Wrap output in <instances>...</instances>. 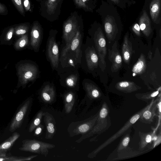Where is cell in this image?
I'll return each instance as SVG.
<instances>
[{
	"label": "cell",
	"instance_id": "cell-13",
	"mask_svg": "<svg viewBox=\"0 0 161 161\" xmlns=\"http://www.w3.org/2000/svg\"><path fill=\"white\" fill-rule=\"evenodd\" d=\"M77 22L74 18H71L65 21L63 27V37L66 44L75 35L77 30Z\"/></svg>",
	"mask_w": 161,
	"mask_h": 161
},
{
	"label": "cell",
	"instance_id": "cell-5",
	"mask_svg": "<svg viewBox=\"0 0 161 161\" xmlns=\"http://www.w3.org/2000/svg\"><path fill=\"white\" fill-rule=\"evenodd\" d=\"M151 102L147 106L133 115L119 130L98 146L97 148L89 153L87 157L90 158H95L102 149L123 135L138 120L143 112L150 105Z\"/></svg>",
	"mask_w": 161,
	"mask_h": 161
},
{
	"label": "cell",
	"instance_id": "cell-27",
	"mask_svg": "<svg viewBox=\"0 0 161 161\" xmlns=\"http://www.w3.org/2000/svg\"><path fill=\"white\" fill-rule=\"evenodd\" d=\"M138 134L140 139L139 143V150L143 151L147 145L151 142L153 139V133L151 131L144 133L140 131Z\"/></svg>",
	"mask_w": 161,
	"mask_h": 161
},
{
	"label": "cell",
	"instance_id": "cell-35",
	"mask_svg": "<svg viewBox=\"0 0 161 161\" xmlns=\"http://www.w3.org/2000/svg\"><path fill=\"white\" fill-rule=\"evenodd\" d=\"M78 77L76 74H71L65 80V83L67 87L74 88L76 86L78 82Z\"/></svg>",
	"mask_w": 161,
	"mask_h": 161
},
{
	"label": "cell",
	"instance_id": "cell-28",
	"mask_svg": "<svg viewBox=\"0 0 161 161\" xmlns=\"http://www.w3.org/2000/svg\"><path fill=\"white\" fill-rule=\"evenodd\" d=\"M75 101V93L70 91L66 93L64 96V108L66 113L71 112Z\"/></svg>",
	"mask_w": 161,
	"mask_h": 161
},
{
	"label": "cell",
	"instance_id": "cell-8",
	"mask_svg": "<svg viewBox=\"0 0 161 161\" xmlns=\"http://www.w3.org/2000/svg\"><path fill=\"white\" fill-rule=\"evenodd\" d=\"M98 111L94 115L83 121L72 122L69 125L67 131L70 137L83 135L89 132L95 124Z\"/></svg>",
	"mask_w": 161,
	"mask_h": 161
},
{
	"label": "cell",
	"instance_id": "cell-29",
	"mask_svg": "<svg viewBox=\"0 0 161 161\" xmlns=\"http://www.w3.org/2000/svg\"><path fill=\"white\" fill-rule=\"evenodd\" d=\"M29 43L28 35L26 34L20 37L15 41L14 44V47L16 51H21L27 47Z\"/></svg>",
	"mask_w": 161,
	"mask_h": 161
},
{
	"label": "cell",
	"instance_id": "cell-19",
	"mask_svg": "<svg viewBox=\"0 0 161 161\" xmlns=\"http://www.w3.org/2000/svg\"><path fill=\"white\" fill-rule=\"evenodd\" d=\"M20 136L19 133L14 132L7 139L0 144V157L7 155V153L10 150Z\"/></svg>",
	"mask_w": 161,
	"mask_h": 161
},
{
	"label": "cell",
	"instance_id": "cell-1",
	"mask_svg": "<svg viewBox=\"0 0 161 161\" xmlns=\"http://www.w3.org/2000/svg\"><path fill=\"white\" fill-rule=\"evenodd\" d=\"M82 34L78 29L75 35L63 48L59 61L62 67L69 65L75 66L80 64L82 57L81 47L82 44Z\"/></svg>",
	"mask_w": 161,
	"mask_h": 161
},
{
	"label": "cell",
	"instance_id": "cell-30",
	"mask_svg": "<svg viewBox=\"0 0 161 161\" xmlns=\"http://www.w3.org/2000/svg\"><path fill=\"white\" fill-rule=\"evenodd\" d=\"M160 0H153L150 7L151 16L153 21H156L158 17L160 10Z\"/></svg>",
	"mask_w": 161,
	"mask_h": 161
},
{
	"label": "cell",
	"instance_id": "cell-4",
	"mask_svg": "<svg viewBox=\"0 0 161 161\" xmlns=\"http://www.w3.org/2000/svg\"><path fill=\"white\" fill-rule=\"evenodd\" d=\"M107 9L103 11L105 13L102 15L106 36L109 43L117 42L121 34V23H118L119 21L116 20L119 18H115L118 16L116 14V12L114 13L113 9V10Z\"/></svg>",
	"mask_w": 161,
	"mask_h": 161
},
{
	"label": "cell",
	"instance_id": "cell-21",
	"mask_svg": "<svg viewBox=\"0 0 161 161\" xmlns=\"http://www.w3.org/2000/svg\"><path fill=\"white\" fill-rule=\"evenodd\" d=\"M115 87L118 91L125 93H131L141 89V87L132 81H124L117 82Z\"/></svg>",
	"mask_w": 161,
	"mask_h": 161
},
{
	"label": "cell",
	"instance_id": "cell-7",
	"mask_svg": "<svg viewBox=\"0 0 161 161\" xmlns=\"http://www.w3.org/2000/svg\"><path fill=\"white\" fill-rule=\"evenodd\" d=\"M55 145L34 139H25L22 141L19 150L43 155L47 157L49 150L54 148Z\"/></svg>",
	"mask_w": 161,
	"mask_h": 161
},
{
	"label": "cell",
	"instance_id": "cell-40",
	"mask_svg": "<svg viewBox=\"0 0 161 161\" xmlns=\"http://www.w3.org/2000/svg\"><path fill=\"white\" fill-rule=\"evenodd\" d=\"M8 14V10L6 5L0 3V15H6Z\"/></svg>",
	"mask_w": 161,
	"mask_h": 161
},
{
	"label": "cell",
	"instance_id": "cell-34",
	"mask_svg": "<svg viewBox=\"0 0 161 161\" xmlns=\"http://www.w3.org/2000/svg\"><path fill=\"white\" fill-rule=\"evenodd\" d=\"M130 140V133L126 134L123 137L117 147L115 150L113 152L118 153L128 147Z\"/></svg>",
	"mask_w": 161,
	"mask_h": 161
},
{
	"label": "cell",
	"instance_id": "cell-45",
	"mask_svg": "<svg viewBox=\"0 0 161 161\" xmlns=\"http://www.w3.org/2000/svg\"><path fill=\"white\" fill-rule=\"evenodd\" d=\"M1 70H0V72H1Z\"/></svg>",
	"mask_w": 161,
	"mask_h": 161
},
{
	"label": "cell",
	"instance_id": "cell-2",
	"mask_svg": "<svg viewBox=\"0 0 161 161\" xmlns=\"http://www.w3.org/2000/svg\"><path fill=\"white\" fill-rule=\"evenodd\" d=\"M15 66L18 77V88L22 87L25 88L29 82L34 81L37 77L38 67L30 60H21L17 62Z\"/></svg>",
	"mask_w": 161,
	"mask_h": 161
},
{
	"label": "cell",
	"instance_id": "cell-22",
	"mask_svg": "<svg viewBox=\"0 0 161 161\" xmlns=\"http://www.w3.org/2000/svg\"><path fill=\"white\" fill-rule=\"evenodd\" d=\"M139 25L140 30L143 34L146 36H149L152 32V29L150 19L146 12H144L141 17Z\"/></svg>",
	"mask_w": 161,
	"mask_h": 161
},
{
	"label": "cell",
	"instance_id": "cell-32",
	"mask_svg": "<svg viewBox=\"0 0 161 161\" xmlns=\"http://www.w3.org/2000/svg\"><path fill=\"white\" fill-rule=\"evenodd\" d=\"M38 155H32L27 157L8 156L0 157V161H21L30 160L37 157Z\"/></svg>",
	"mask_w": 161,
	"mask_h": 161
},
{
	"label": "cell",
	"instance_id": "cell-38",
	"mask_svg": "<svg viewBox=\"0 0 161 161\" xmlns=\"http://www.w3.org/2000/svg\"><path fill=\"white\" fill-rule=\"evenodd\" d=\"M89 0H74L76 5L80 8H85L86 7L87 3Z\"/></svg>",
	"mask_w": 161,
	"mask_h": 161
},
{
	"label": "cell",
	"instance_id": "cell-37",
	"mask_svg": "<svg viewBox=\"0 0 161 161\" xmlns=\"http://www.w3.org/2000/svg\"><path fill=\"white\" fill-rule=\"evenodd\" d=\"M15 8L23 16H25L23 0H11Z\"/></svg>",
	"mask_w": 161,
	"mask_h": 161
},
{
	"label": "cell",
	"instance_id": "cell-36",
	"mask_svg": "<svg viewBox=\"0 0 161 161\" xmlns=\"http://www.w3.org/2000/svg\"><path fill=\"white\" fill-rule=\"evenodd\" d=\"M60 0H48L46 4L47 10L50 14L54 13Z\"/></svg>",
	"mask_w": 161,
	"mask_h": 161
},
{
	"label": "cell",
	"instance_id": "cell-11",
	"mask_svg": "<svg viewBox=\"0 0 161 161\" xmlns=\"http://www.w3.org/2000/svg\"><path fill=\"white\" fill-rule=\"evenodd\" d=\"M108 58L112 63L111 71H117L122 66V58L118 49L117 41L114 42L111 49H108Z\"/></svg>",
	"mask_w": 161,
	"mask_h": 161
},
{
	"label": "cell",
	"instance_id": "cell-17",
	"mask_svg": "<svg viewBox=\"0 0 161 161\" xmlns=\"http://www.w3.org/2000/svg\"><path fill=\"white\" fill-rule=\"evenodd\" d=\"M43 116L46 129L45 138L46 139H52L56 130L55 119L53 116L48 112H44Z\"/></svg>",
	"mask_w": 161,
	"mask_h": 161
},
{
	"label": "cell",
	"instance_id": "cell-31",
	"mask_svg": "<svg viewBox=\"0 0 161 161\" xmlns=\"http://www.w3.org/2000/svg\"><path fill=\"white\" fill-rule=\"evenodd\" d=\"M29 25L26 23H22L14 26V35L16 36L20 37L27 34L29 30Z\"/></svg>",
	"mask_w": 161,
	"mask_h": 161
},
{
	"label": "cell",
	"instance_id": "cell-3",
	"mask_svg": "<svg viewBox=\"0 0 161 161\" xmlns=\"http://www.w3.org/2000/svg\"><path fill=\"white\" fill-rule=\"evenodd\" d=\"M111 124L109 115V109L107 103L104 102L98 111V116L95 124L88 133L82 135L75 142L80 143L83 140L96 134L100 135L106 131Z\"/></svg>",
	"mask_w": 161,
	"mask_h": 161
},
{
	"label": "cell",
	"instance_id": "cell-9",
	"mask_svg": "<svg viewBox=\"0 0 161 161\" xmlns=\"http://www.w3.org/2000/svg\"><path fill=\"white\" fill-rule=\"evenodd\" d=\"M32 101V98H28L19 106L11 122L9 128L10 132H14L21 127L30 108Z\"/></svg>",
	"mask_w": 161,
	"mask_h": 161
},
{
	"label": "cell",
	"instance_id": "cell-33",
	"mask_svg": "<svg viewBox=\"0 0 161 161\" xmlns=\"http://www.w3.org/2000/svg\"><path fill=\"white\" fill-rule=\"evenodd\" d=\"M44 114V112L42 111H40L38 112L30 125L29 129V132H32L36 127L40 124Z\"/></svg>",
	"mask_w": 161,
	"mask_h": 161
},
{
	"label": "cell",
	"instance_id": "cell-39",
	"mask_svg": "<svg viewBox=\"0 0 161 161\" xmlns=\"http://www.w3.org/2000/svg\"><path fill=\"white\" fill-rule=\"evenodd\" d=\"M44 125L40 124L35 129L34 135L36 136H38L42 133L44 129Z\"/></svg>",
	"mask_w": 161,
	"mask_h": 161
},
{
	"label": "cell",
	"instance_id": "cell-16",
	"mask_svg": "<svg viewBox=\"0 0 161 161\" xmlns=\"http://www.w3.org/2000/svg\"><path fill=\"white\" fill-rule=\"evenodd\" d=\"M159 99V98H157L151 102L150 106L143 112L141 115L138 119L140 121L148 124H150L153 122V118L156 115L155 111Z\"/></svg>",
	"mask_w": 161,
	"mask_h": 161
},
{
	"label": "cell",
	"instance_id": "cell-44",
	"mask_svg": "<svg viewBox=\"0 0 161 161\" xmlns=\"http://www.w3.org/2000/svg\"><path fill=\"white\" fill-rule=\"evenodd\" d=\"M112 0V1H113L114 2V0ZM117 0V1H118L119 0ZM114 1H115V3H116V0H114Z\"/></svg>",
	"mask_w": 161,
	"mask_h": 161
},
{
	"label": "cell",
	"instance_id": "cell-42",
	"mask_svg": "<svg viewBox=\"0 0 161 161\" xmlns=\"http://www.w3.org/2000/svg\"><path fill=\"white\" fill-rule=\"evenodd\" d=\"M23 6L25 10L28 11L30 9V3L29 0H23Z\"/></svg>",
	"mask_w": 161,
	"mask_h": 161
},
{
	"label": "cell",
	"instance_id": "cell-12",
	"mask_svg": "<svg viewBox=\"0 0 161 161\" xmlns=\"http://www.w3.org/2000/svg\"><path fill=\"white\" fill-rule=\"evenodd\" d=\"M42 31L41 27L37 22L33 24L31 32L29 45L35 52L39 51L42 38Z\"/></svg>",
	"mask_w": 161,
	"mask_h": 161
},
{
	"label": "cell",
	"instance_id": "cell-43",
	"mask_svg": "<svg viewBox=\"0 0 161 161\" xmlns=\"http://www.w3.org/2000/svg\"><path fill=\"white\" fill-rule=\"evenodd\" d=\"M152 53L151 51H150L148 53V58L150 60H152Z\"/></svg>",
	"mask_w": 161,
	"mask_h": 161
},
{
	"label": "cell",
	"instance_id": "cell-23",
	"mask_svg": "<svg viewBox=\"0 0 161 161\" xmlns=\"http://www.w3.org/2000/svg\"><path fill=\"white\" fill-rule=\"evenodd\" d=\"M14 25L5 29L0 36V44L11 45L13 41Z\"/></svg>",
	"mask_w": 161,
	"mask_h": 161
},
{
	"label": "cell",
	"instance_id": "cell-18",
	"mask_svg": "<svg viewBox=\"0 0 161 161\" xmlns=\"http://www.w3.org/2000/svg\"><path fill=\"white\" fill-rule=\"evenodd\" d=\"M83 84L84 90L90 99H98L102 96V93L101 90L92 82L84 80Z\"/></svg>",
	"mask_w": 161,
	"mask_h": 161
},
{
	"label": "cell",
	"instance_id": "cell-26",
	"mask_svg": "<svg viewBox=\"0 0 161 161\" xmlns=\"http://www.w3.org/2000/svg\"><path fill=\"white\" fill-rule=\"evenodd\" d=\"M160 87L156 91L144 93H136L135 96L137 99L148 103L154 100L159 94L160 92Z\"/></svg>",
	"mask_w": 161,
	"mask_h": 161
},
{
	"label": "cell",
	"instance_id": "cell-41",
	"mask_svg": "<svg viewBox=\"0 0 161 161\" xmlns=\"http://www.w3.org/2000/svg\"><path fill=\"white\" fill-rule=\"evenodd\" d=\"M132 30L135 34L138 36L141 35L140 29L139 24H135L132 27Z\"/></svg>",
	"mask_w": 161,
	"mask_h": 161
},
{
	"label": "cell",
	"instance_id": "cell-20",
	"mask_svg": "<svg viewBox=\"0 0 161 161\" xmlns=\"http://www.w3.org/2000/svg\"><path fill=\"white\" fill-rule=\"evenodd\" d=\"M132 53V45L129 38V33L127 32L124 36L122 48V57L124 62L129 64Z\"/></svg>",
	"mask_w": 161,
	"mask_h": 161
},
{
	"label": "cell",
	"instance_id": "cell-15",
	"mask_svg": "<svg viewBox=\"0 0 161 161\" xmlns=\"http://www.w3.org/2000/svg\"><path fill=\"white\" fill-rule=\"evenodd\" d=\"M149 150H146L143 151L137 150L134 148L127 147L123 149L118 153H115L114 156L113 157L107 159V161H116L126 159L132 158L136 156H138L146 153Z\"/></svg>",
	"mask_w": 161,
	"mask_h": 161
},
{
	"label": "cell",
	"instance_id": "cell-6",
	"mask_svg": "<svg viewBox=\"0 0 161 161\" xmlns=\"http://www.w3.org/2000/svg\"><path fill=\"white\" fill-rule=\"evenodd\" d=\"M92 37L99 58V66L103 72L106 67L107 49L105 37L101 27L97 28Z\"/></svg>",
	"mask_w": 161,
	"mask_h": 161
},
{
	"label": "cell",
	"instance_id": "cell-25",
	"mask_svg": "<svg viewBox=\"0 0 161 161\" xmlns=\"http://www.w3.org/2000/svg\"><path fill=\"white\" fill-rule=\"evenodd\" d=\"M146 68V60L145 55L142 53L136 63L133 66L132 72L135 75H141L145 72Z\"/></svg>",
	"mask_w": 161,
	"mask_h": 161
},
{
	"label": "cell",
	"instance_id": "cell-10",
	"mask_svg": "<svg viewBox=\"0 0 161 161\" xmlns=\"http://www.w3.org/2000/svg\"><path fill=\"white\" fill-rule=\"evenodd\" d=\"M46 53L51 65L54 69H57L59 62L58 47L55 36L50 34L47 42Z\"/></svg>",
	"mask_w": 161,
	"mask_h": 161
},
{
	"label": "cell",
	"instance_id": "cell-14",
	"mask_svg": "<svg viewBox=\"0 0 161 161\" xmlns=\"http://www.w3.org/2000/svg\"><path fill=\"white\" fill-rule=\"evenodd\" d=\"M85 57L88 69L92 71L99 66V58L94 44L87 46L85 51Z\"/></svg>",
	"mask_w": 161,
	"mask_h": 161
},
{
	"label": "cell",
	"instance_id": "cell-24",
	"mask_svg": "<svg viewBox=\"0 0 161 161\" xmlns=\"http://www.w3.org/2000/svg\"><path fill=\"white\" fill-rule=\"evenodd\" d=\"M42 100L47 103L53 102L55 97V93L53 86L47 84L42 88L41 93Z\"/></svg>",
	"mask_w": 161,
	"mask_h": 161
}]
</instances>
